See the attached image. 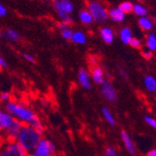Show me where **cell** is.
<instances>
[{"label":"cell","mask_w":156,"mask_h":156,"mask_svg":"<svg viewBox=\"0 0 156 156\" xmlns=\"http://www.w3.org/2000/svg\"><path fill=\"white\" fill-rule=\"evenodd\" d=\"M4 108L14 117L15 120L23 125L31 126L44 132L45 126L41 119L39 118L34 110L24 101L12 99L10 101L4 104Z\"/></svg>","instance_id":"1"},{"label":"cell","mask_w":156,"mask_h":156,"mask_svg":"<svg viewBox=\"0 0 156 156\" xmlns=\"http://www.w3.org/2000/svg\"><path fill=\"white\" fill-rule=\"evenodd\" d=\"M43 138L42 131L31 126L23 125L15 140L27 152H31Z\"/></svg>","instance_id":"2"},{"label":"cell","mask_w":156,"mask_h":156,"mask_svg":"<svg viewBox=\"0 0 156 156\" xmlns=\"http://www.w3.org/2000/svg\"><path fill=\"white\" fill-rule=\"evenodd\" d=\"M27 152L16 140L0 139V156H28Z\"/></svg>","instance_id":"3"},{"label":"cell","mask_w":156,"mask_h":156,"mask_svg":"<svg viewBox=\"0 0 156 156\" xmlns=\"http://www.w3.org/2000/svg\"><path fill=\"white\" fill-rule=\"evenodd\" d=\"M53 7L62 23H72L70 14L73 11V5L70 0H53Z\"/></svg>","instance_id":"4"},{"label":"cell","mask_w":156,"mask_h":156,"mask_svg":"<svg viewBox=\"0 0 156 156\" xmlns=\"http://www.w3.org/2000/svg\"><path fill=\"white\" fill-rule=\"evenodd\" d=\"M57 149L53 141L43 138L28 156H56Z\"/></svg>","instance_id":"5"},{"label":"cell","mask_w":156,"mask_h":156,"mask_svg":"<svg viewBox=\"0 0 156 156\" xmlns=\"http://www.w3.org/2000/svg\"><path fill=\"white\" fill-rule=\"evenodd\" d=\"M87 10L91 14L93 20L97 23H104L109 18L107 9L101 3L96 1V0H91L87 3Z\"/></svg>","instance_id":"6"},{"label":"cell","mask_w":156,"mask_h":156,"mask_svg":"<svg viewBox=\"0 0 156 156\" xmlns=\"http://www.w3.org/2000/svg\"><path fill=\"white\" fill-rule=\"evenodd\" d=\"M14 121V117L5 108H0V138H2Z\"/></svg>","instance_id":"7"},{"label":"cell","mask_w":156,"mask_h":156,"mask_svg":"<svg viewBox=\"0 0 156 156\" xmlns=\"http://www.w3.org/2000/svg\"><path fill=\"white\" fill-rule=\"evenodd\" d=\"M101 86V93L102 97L107 101L111 103H115L117 100H118V95H117V92L113 86L107 80H105Z\"/></svg>","instance_id":"8"},{"label":"cell","mask_w":156,"mask_h":156,"mask_svg":"<svg viewBox=\"0 0 156 156\" xmlns=\"http://www.w3.org/2000/svg\"><path fill=\"white\" fill-rule=\"evenodd\" d=\"M78 82H79L81 87L86 90H90L92 88V80L87 70L84 68L79 70L78 72Z\"/></svg>","instance_id":"9"},{"label":"cell","mask_w":156,"mask_h":156,"mask_svg":"<svg viewBox=\"0 0 156 156\" xmlns=\"http://www.w3.org/2000/svg\"><path fill=\"white\" fill-rule=\"evenodd\" d=\"M89 74H90V77H91V80L96 85H101L105 81V79H104V73H103L102 69L99 65L92 66L90 68Z\"/></svg>","instance_id":"10"},{"label":"cell","mask_w":156,"mask_h":156,"mask_svg":"<svg viewBox=\"0 0 156 156\" xmlns=\"http://www.w3.org/2000/svg\"><path fill=\"white\" fill-rule=\"evenodd\" d=\"M23 126V124L20 123L19 121L15 120L14 123L11 125V126L8 129V131L3 135L2 139H6V140H15L17 136L20 132V130H21Z\"/></svg>","instance_id":"11"},{"label":"cell","mask_w":156,"mask_h":156,"mask_svg":"<svg viewBox=\"0 0 156 156\" xmlns=\"http://www.w3.org/2000/svg\"><path fill=\"white\" fill-rule=\"evenodd\" d=\"M121 140H122V141H123V144H124V146H125L126 151H127L130 155L134 156V155L136 154V147H135V144H134L132 139L130 138L129 134H128L126 131H124V130H123V131L121 132Z\"/></svg>","instance_id":"12"},{"label":"cell","mask_w":156,"mask_h":156,"mask_svg":"<svg viewBox=\"0 0 156 156\" xmlns=\"http://www.w3.org/2000/svg\"><path fill=\"white\" fill-rule=\"evenodd\" d=\"M108 16L112 21L115 23H122L126 18V14L120 9L119 7L112 8V9H110L108 11Z\"/></svg>","instance_id":"13"},{"label":"cell","mask_w":156,"mask_h":156,"mask_svg":"<svg viewBox=\"0 0 156 156\" xmlns=\"http://www.w3.org/2000/svg\"><path fill=\"white\" fill-rule=\"evenodd\" d=\"M101 36L102 38V40L108 44L111 45L113 42L114 39V34H113V31L110 28V27H103L101 30Z\"/></svg>","instance_id":"14"},{"label":"cell","mask_w":156,"mask_h":156,"mask_svg":"<svg viewBox=\"0 0 156 156\" xmlns=\"http://www.w3.org/2000/svg\"><path fill=\"white\" fill-rule=\"evenodd\" d=\"M101 113H102V116L103 118L105 119V121L111 126H114L115 124H116V121H115V118L112 112V111L107 107V106H103L102 109H101Z\"/></svg>","instance_id":"15"},{"label":"cell","mask_w":156,"mask_h":156,"mask_svg":"<svg viewBox=\"0 0 156 156\" xmlns=\"http://www.w3.org/2000/svg\"><path fill=\"white\" fill-rule=\"evenodd\" d=\"M72 42L74 43V44H78V45H85L87 43V36L86 34L81 32V31H77V32H74L73 34V36H72Z\"/></svg>","instance_id":"16"},{"label":"cell","mask_w":156,"mask_h":156,"mask_svg":"<svg viewBox=\"0 0 156 156\" xmlns=\"http://www.w3.org/2000/svg\"><path fill=\"white\" fill-rule=\"evenodd\" d=\"M144 86L150 92H156V78L151 75H147L144 78Z\"/></svg>","instance_id":"17"},{"label":"cell","mask_w":156,"mask_h":156,"mask_svg":"<svg viewBox=\"0 0 156 156\" xmlns=\"http://www.w3.org/2000/svg\"><path fill=\"white\" fill-rule=\"evenodd\" d=\"M2 37L9 41H18L20 39V34L13 29H7L1 34Z\"/></svg>","instance_id":"18"},{"label":"cell","mask_w":156,"mask_h":156,"mask_svg":"<svg viewBox=\"0 0 156 156\" xmlns=\"http://www.w3.org/2000/svg\"><path fill=\"white\" fill-rule=\"evenodd\" d=\"M139 25H140V27L142 30L150 31L153 27V23H152V21L150 18H148L147 16H144V17H140V20H139Z\"/></svg>","instance_id":"19"},{"label":"cell","mask_w":156,"mask_h":156,"mask_svg":"<svg viewBox=\"0 0 156 156\" xmlns=\"http://www.w3.org/2000/svg\"><path fill=\"white\" fill-rule=\"evenodd\" d=\"M132 38H133L132 32L128 27H125V28H123L121 30V32H120V39L125 45H129V42L131 41Z\"/></svg>","instance_id":"20"},{"label":"cell","mask_w":156,"mask_h":156,"mask_svg":"<svg viewBox=\"0 0 156 156\" xmlns=\"http://www.w3.org/2000/svg\"><path fill=\"white\" fill-rule=\"evenodd\" d=\"M79 20L84 24H91L94 20L88 10H82L79 13Z\"/></svg>","instance_id":"21"},{"label":"cell","mask_w":156,"mask_h":156,"mask_svg":"<svg viewBox=\"0 0 156 156\" xmlns=\"http://www.w3.org/2000/svg\"><path fill=\"white\" fill-rule=\"evenodd\" d=\"M146 46L150 51H155L156 50V35L154 34L150 33L148 34L147 40H146Z\"/></svg>","instance_id":"22"},{"label":"cell","mask_w":156,"mask_h":156,"mask_svg":"<svg viewBox=\"0 0 156 156\" xmlns=\"http://www.w3.org/2000/svg\"><path fill=\"white\" fill-rule=\"evenodd\" d=\"M136 16H140V17H144L147 15L148 13V10L147 9L141 5V4H136L133 6V10H132Z\"/></svg>","instance_id":"23"},{"label":"cell","mask_w":156,"mask_h":156,"mask_svg":"<svg viewBox=\"0 0 156 156\" xmlns=\"http://www.w3.org/2000/svg\"><path fill=\"white\" fill-rule=\"evenodd\" d=\"M133 6H134V5H133L131 2H129V1H125V2H122V3L120 4L119 8H120V9H121L125 14H126V13L132 12V10H133Z\"/></svg>","instance_id":"24"},{"label":"cell","mask_w":156,"mask_h":156,"mask_svg":"<svg viewBox=\"0 0 156 156\" xmlns=\"http://www.w3.org/2000/svg\"><path fill=\"white\" fill-rule=\"evenodd\" d=\"M12 99H13V98H12V95H11L9 92L4 91V92H1V93H0V101H1V102L4 103V104L7 103V102H9V101H10Z\"/></svg>","instance_id":"25"},{"label":"cell","mask_w":156,"mask_h":156,"mask_svg":"<svg viewBox=\"0 0 156 156\" xmlns=\"http://www.w3.org/2000/svg\"><path fill=\"white\" fill-rule=\"evenodd\" d=\"M103 156H118V153H117V151H116L114 147L109 146V147H107L105 149Z\"/></svg>","instance_id":"26"},{"label":"cell","mask_w":156,"mask_h":156,"mask_svg":"<svg viewBox=\"0 0 156 156\" xmlns=\"http://www.w3.org/2000/svg\"><path fill=\"white\" fill-rule=\"evenodd\" d=\"M73 34V32L71 30V28H67V29L62 31V36L63 37V39H65V40H71Z\"/></svg>","instance_id":"27"},{"label":"cell","mask_w":156,"mask_h":156,"mask_svg":"<svg viewBox=\"0 0 156 156\" xmlns=\"http://www.w3.org/2000/svg\"><path fill=\"white\" fill-rule=\"evenodd\" d=\"M144 120H145V122L150 126H151L152 128L156 129V119L152 118V117H151V116H145L144 117Z\"/></svg>","instance_id":"28"},{"label":"cell","mask_w":156,"mask_h":156,"mask_svg":"<svg viewBox=\"0 0 156 156\" xmlns=\"http://www.w3.org/2000/svg\"><path fill=\"white\" fill-rule=\"evenodd\" d=\"M129 45L133 48H141V42L139 40L138 38H132L131 41L129 42Z\"/></svg>","instance_id":"29"},{"label":"cell","mask_w":156,"mask_h":156,"mask_svg":"<svg viewBox=\"0 0 156 156\" xmlns=\"http://www.w3.org/2000/svg\"><path fill=\"white\" fill-rule=\"evenodd\" d=\"M23 57L25 61H27L28 62H31V63H34L35 62V58L33 55H31L30 53H23Z\"/></svg>","instance_id":"30"},{"label":"cell","mask_w":156,"mask_h":156,"mask_svg":"<svg viewBox=\"0 0 156 156\" xmlns=\"http://www.w3.org/2000/svg\"><path fill=\"white\" fill-rule=\"evenodd\" d=\"M57 27H58V29L60 30L61 32L62 31H63V30H65V29H67V28H70V26H69V24L68 23H58V25H57Z\"/></svg>","instance_id":"31"},{"label":"cell","mask_w":156,"mask_h":156,"mask_svg":"<svg viewBox=\"0 0 156 156\" xmlns=\"http://www.w3.org/2000/svg\"><path fill=\"white\" fill-rule=\"evenodd\" d=\"M88 63H89L90 67L95 66V65H98V60H97V58L94 57V56H90L89 57V60H88Z\"/></svg>","instance_id":"32"},{"label":"cell","mask_w":156,"mask_h":156,"mask_svg":"<svg viewBox=\"0 0 156 156\" xmlns=\"http://www.w3.org/2000/svg\"><path fill=\"white\" fill-rule=\"evenodd\" d=\"M8 13V10L6 9V7L2 4H0V18L1 17H5Z\"/></svg>","instance_id":"33"},{"label":"cell","mask_w":156,"mask_h":156,"mask_svg":"<svg viewBox=\"0 0 156 156\" xmlns=\"http://www.w3.org/2000/svg\"><path fill=\"white\" fill-rule=\"evenodd\" d=\"M6 66H7V62L5 61V58L0 55V70L3 68H6Z\"/></svg>","instance_id":"34"},{"label":"cell","mask_w":156,"mask_h":156,"mask_svg":"<svg viewBox=\"0 0 156 156\" xmlns=\"http://www.w3.org/2000/svg\"><path fill=\"white\" fill-rule=\"evenodd\" d=\"M142 56L146 58V60H150V58H151V57H152V53H151V51H150V50L144 51V52L142 53Z\"/></svg>","instance_id":"35"},{"label":"cell","mask_w":156,"mask_h":156,"mask_svg":"<svg viewBox=\"0 0 156 156\" xmlns=\"http://www.w3.org/2000/svg\"><path fill=\"white\" fill-rule=\"evenodd\" d=\"M147 156H156V150L153 149V150H151L150 151H148Z\"/></svg>","instance_id":"36"},{"label":"cell","mask_w":156,"mask_h":156,"mask_svg":"<svg viewBox=\"0 0 156 156\" xmlns=\"http://www.w3.org/2000/svg\"><path fill=\"white\" fill-rule=\"evenodd\" d=\"M154 26H155V28H156V19H155V21H154Z\"/></svg>","instance_id":"37"},{"label":"cell","mask_w":156,"mask_h":156,"mask_svg":"<svg viewBox=\"0 0 156 156\" xmlns=\"http://www.w3.org/2000/svg\"><path fill=\"white\" fill-rule=\"evenodd\" d=\"M1 104H2V102H1V101H0V108H1Z\"/></svg>","instance_id":"38"},{"label":"cell","mask_w":156,"mask_h":156,"mask_svg":"<svg viewBox=\"0 0 156 156\" xmlns=\"http://www.w3.org/2000/svg\"><path fill=\"white\" fill-rule=\"evenodd\" d=\"M0 139H1V138H0Z\"/></svg>","instance_id":"39"}]
</instances>
